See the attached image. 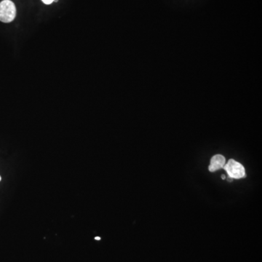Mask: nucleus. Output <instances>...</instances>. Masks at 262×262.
Returning <instances> with one entry per match:
<instances>
[{
  "label": "nucleus",
  "mask_w": 262,
  "mask_h": 262,
  "mask_svg": "<svg viewBox=\"0 0 262 262\" xmlns=\"http://www.w3.org/2000/svg\"><path fill=\"white\" fill-rule=\"evenodd\" d=\"M1 176H0V181H1Z\"/></svg>",
  "instance_id": "8"
},
{
  "label": "nucleus",
  "mask_w": 262,
  "mask_h": 262,
  "mask_svg": "<svg viewBox=\"0 0 262 262\" xmlns=\"http://www.w3.org/2000/svg\"><path fill=\"white\" fill-rule=\"evenodd\" d=\"M16 15L15 4L10 0H3L0 2V21L10 23Z\"/></svg>",
  "instance_id": "1"
},
{
  "label": "nucleus",
  "mask_w": 262,
  "mask_h": 262,
  "mask_svg": "<svg viewBox=\"0 0 262 262\" xmlns=\"http://www.w3.org/2000/svg\"><path fill=\"white\" fill-rule=\"evenodd\" d=\"M225 165L224 157L221 155H216L213 156L210 160V164L208 167L210 172H215L218 170L223 168Z\"/></svg>",
  "instance_id": "3"
},
{
  "label": "nucleus",
  "mask_w": 262,
  "mask_h": 262,
  "mask_svg": "<svg viewBox=\"0 0 262 262\" xmlns=\"http://www.w3.org/2000/svg\"><path fill=\"white\" fill-rule=\"evenodd\" d=\"M95 239L97 240H101V237H97L95 238Z\"/></svg>",
  "instance_id": "5"
},
{
  "label": "nucleus",
  "mask_w": 262,
  "mask_h": 262,
  "mask_svg": "<svg viewBox=\"0 0 262 262\" xmlns=\"http://www.w3.org/2000/svg\"><path fill=\"white\" fill-rule=\"evenodd\" d=\"M225 178H226V177H225V176H224V175H222V176H221V179H225Z\"/></svg>",
  "instance_id": "6"
},
{
  "label": "nucleus",
  "mask_w": 262,
  "mask_h": 262,
  "mask_svg": "<svg viewBox=\"0 0 262 262\" xmlns=\"http://www.w3.org/2000/svg\"><path fill=\"white\" fill-rule=\"evenodd\" d=\"M229 175V177L232 179H242L245 177L244 167L240 163L236 162L234 160H229L224 168Z\"/></svg>",
  "instance_id": "2"
},
{
  "label": "nucleus",
  "mask_w": 262,
  "mask_h": 262,
  "mask_svg": "<svg viewBox=\"0 0 262 262\" xmlns=\"http://www.w3.org/2000/svg\"><path fill=\"white\" fill-rule=\"evenodd\" d=\"M45 4H50L54 1V0H42Z\"/></svg>",
  "instance_id": "4"
},
{
  "label": "nucleus",
  "mask_w": 262,
  "mask_h": 262,
  "mask_svg": "<svg viewBox=\"0 0 262 262\" xmlns=\"http://www.w3.org/2000/svg\"><path fill=\"white\" fill-rule=\"evenodd\" d=\"M54 1H55V2H56V1H58V0H54Z\"/></svg>",
  "instance_id": "7"
}]
</instances>
